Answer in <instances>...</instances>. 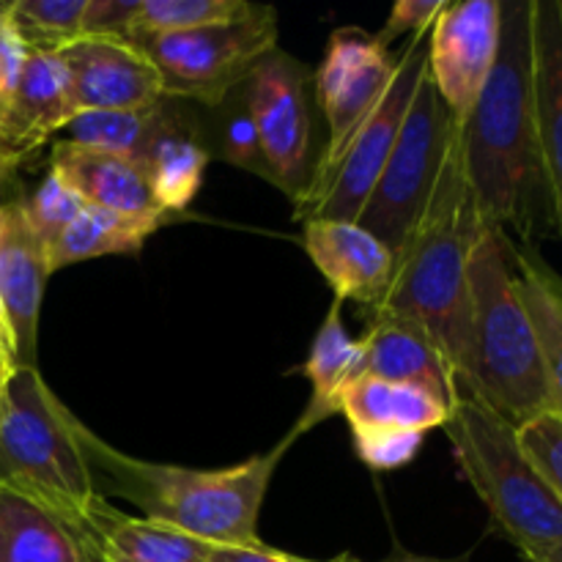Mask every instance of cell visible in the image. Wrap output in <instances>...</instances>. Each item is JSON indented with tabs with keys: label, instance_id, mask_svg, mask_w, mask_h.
I'll list each match as a JSON object with an SVG mask.
<instances>
[{
	"label": "cell",
	"instance_id": "obj_1",
	"mask_svg": "<svg viewBox=\"0 0 562 562\" xmlns=\"http://www.w3.org/2000/svg\"><path fill=\"white\" fill-rule=\"evenodd\" d=\"M499 55L461 130V159L477 217L527 247L554 231L532 110V0H499Z\"/></svg>",
	"mask_w": 562,
	"mask_h": 562
},
{
	"label": "cell",
	"instance_id": "obj_2",
	"mask_svg": "<svg viewBox=\"0 0 562 562\" xmlns=\"http://www.w3.org/2000/svg\"><path fill=\"white\" fill-rule=\"evenodd\" d=\"M289 445L285 437L269 453L225 470H190L121 453L82 426V448L102 497L126 499L146 519L176 527L212 547L261 543L258 516Z\"/></svg>",
	"mask_w": 562,
	"mask_h": 562
},
{
	"label": "cell",
	"instance_id": "obj_3",
	"mask_svg": "<svg viewBox=\"0 0 562 562\" xmlns=\"http://www.w3.org/2000/svg\"><path fill=\"white\" fill-rule=\"evenodd\" d=\"M486 225L477 217L461 159V130L456 121L442 173L420 223L395 252V272L387 300L373 313L420 324L459 382L470 335V258ZM371 313V316H373Z\"/></svg>",
	"mask_w": 562,
	"mask_h": 562
},
{
	"label": "cell",
	"instance_id": "obj_4",
	"mask_svg": "<svg viewBox=\"0 0 562 562\" xmlns=\"http://www.w3.org/2000/svg\"><path fill=\"white\" fill-rule=\"evenodd\" d=\"M459 393L514 428L552 412L541 346L516 289L514 245L488 228L470 258V335Z\"/></svg>",
	"mask_w": 562,
	"mask_h": 562
},
{
	"label": "cell",
	"instance_id": "obj_5",
	"mask_svg": "<svg viewBox=\"0 0 562 562\" xmlns=\"http://www.w3.org/2000/svg\"><path fill=\"white\" fill-rule=\"evenodd\" d=\"M0 492L31 499L88 536L104 503L82 448V423L38 368H14L0 387Z\"/></svg>",
	"mask_w": 562,
	"mask_h": 562
},
{
	"label": "cell",
	"instance_id": "obj_6",
	"mask_svg": "<svg viewBox=\"0 0 562 562\" xmlns=\"http://www.w3.org/2000/svg\"><path fill=\"white\" fill-rule=\"evenodd\" d=\"M442 428L461 475L519 554L562 541V503L525 456L508 420L461 393Z\"/></svg>",
	"mask_w": 562,
	"mask_h": 562
},
{
	"label": "cell",
	"instance_id": "obj_7",
	"mask_svg": "<svg viewBox=\"0 0 562 562\" xmlns=\"http://www.w3.org/2000/svg\"><path fill=\"white\" fill-rule=\"evenodd\" d=\"M278 11L261 5L247 20L195 31L148 33L130 38V44L151 60L165 99H190L217 108L278 49Z\"/></svg>",
	"mask_w": 562,
	"mask_h": 562
},
{
	"label": "cell",
	"instance_id": "obj_8",
	"mask_svg": "<svg viewBox=\"0 0 562 562\" xmlns=\"http://www.w3.org/2000/svg\"><path fill=\"white\" fill-rule=\"evenodd\" d=\"M453 130V113L439 97L431 71L426 66L420 82H417L415 99L401 124L398 140L390 151L387 165H384L360 220H357L393 252L404 247V241L409 239L426 212L428 198L442 173Z\"/></svg>",
	"mask_w": 562,
	"mask_h": 562
},
{
	"label": "cell",
	"instance_id": "obj_9",
	"mask_svg": "<svg viewBox=\"0 0 562 562\" xmlns=\"http://www.w3.org/2000/svg\"><path fill=\"white\" fill-rule=\"evenodd\" d=\"M428 66V33L412 36L404 53L398 55L395 75L384 91L382 102L376 104L366 124L357 130L349 146L344 148L338 162L327 176L311 181L300 201L294 203L296 220H344L357 223L387 165L390 151L398 140L401 124L406 119L412 99H415L417 82Z\"/></svg>",
	"mask_w": 562,
	"mask_h": 562
},
{
	"label": "cell",
	"instance_id": "obj_10",
	"mask_svg": "<svg viewBox=\"0 0 562 562\" xmlns=\"http://www.w3.org/2000/svg\"><path fill=\"white\" fill-rule=\"evenodd\" d=\"M311 71L274 49L241 86V104L256 124L269 181L300 201L311 181Z\"/></svg>",
	"mask_w": 562,
	"mask_h": 562
},
{
	"label": "cell",
	"instance_id": "obj_11",
	"mask_svg": "<svg viewBox=\"0 0 562 562\" xmlns=\"http://www.w3.org/2000/svg\"><path fill=\"white\" fill-rule=\"evenodd\" d=\"M395 58L376 33L360 27H340L329 36L327 55L316 71V99L327 119V143L318 154L311 181H318L333 170L344 148L357 135L368 115L376 110L395 75ZM307 181V184H311Z\"/></svg>",
	"mask_w": 562,
	"mask_h": 562
},
{
	"label": "cell",
	"instance_id": "obj_12",
	"mask_svg": "<svg viewBox=\"0 0 562 562\" xmlns=\"http://www.w3.org/2000/svg\"><path fill=\"white\" fill-rule=\"evenodd\" d=\"M499 0H448L428 31V71L456 121L472 113L492 77L499 55Z\"/></svg>",
	"mask_w": 562,
	"mask_h": 562
},
{
	"label": "cell",
	"instance_id": "obj_13",
	"mask_svg": "<svg viewBox=\"0 0 562 562\" xmlns=\"http://www.w3.org/2000/svg\"><path fill=\"white\" fill-rule=\"evenodd\" d=\"M47 247L33 234L22 201L0 209V311L14 368H38V316L49 280Z\"/></svg>",
	"mask_w": 562,
	"mask_h": 562
},
{
	"label": "cell",
	"instance_id": "obj_14",
	"mask_svg": "<svg viewBox=\"0 0 562 562\" xmlns=\"http://www.w3.org/2000/svg\"><path fill=\"white\" fill-rule=\"evenodd\" d=\"M58 58L66 66L80 113L143 110L165 99L157 69L130 42L82 36Z\"/></svg>",
	"mask_w": 562,
	"mask_h": 562
},
{
	"label": "cell",
	"instance_id": "obj_15",
	"mask_svg": "<svg viewBox=\"0 0 562 562\" xmlns=\"http://www.w3.org/2000/svg\"><path fill=\"white\" fill-rule=\"evenodd\" d=\"M80 115L58 55L27 53L25 69L0 119V170L9 173Z\"/></svg>",
	"mask_w": 562,
	"mask_h": 562
},
{
	"label": "cell",
	"instance_id": "obj_16",
	"mask_svg": "<svg viewBox=\"0 0 562 562\" xmlns=\"http://www.w3.org/2000/svg\"><path fill=\"white\" fill-rule=\"evenodd\" d=\"M305 252L335 291V300L360 302L379 311L387 300L395 272V252L360 223L313 220L305 223Z\"/></svg>",
	"mask_w": 562,
	"mask_h": 562
},
{
	"label": "cell",
	"instance_id": "obj_17",
	"mask_svg": "<svg viewBox=\"0 0 562 562\" xmlns=\"http://www.w3.org/2000/svg\"><path fill=\"white\" fill-rule=\"evenodd\" d=\"M360 344L362 376L412 384L431 393L445 406H453L461 395L448 357L420 324L387 313H373Z\"/></svg>",
	"mask_w": 562,
	"mask_h": 562
},
{
	"label": "cell",
	"instance_id": "obj_18",
	"mask_svg": "<svg viewBox=\"0 0 562 562\" xmlns=\"http://www.w3.org/2000/svg\"><path fill=\"white\" fill-rule=\"evenodd\" d=\"M532 110L538 154L562 241V9L560 0H532Z\"/></svg>",
	"mask_w": 562,
	"mask_h": 562
},
{
	"label": "cell",
	"instance_id": "obj_19",
	"mask_svg": "<svg viewBox=\"0 0 562 562\" xmlns=\"http://www.w3.org/2000/svg\"><path fill=\"white\" fill-rule=\"evenodd\" d=\"M49 168L86 201V206L130 214V217L159 220L165 225L173 220L154 198L146 170L130 159L60 140L53 146Z\"/></svg>",
	"mask_w": 562,
	"mask_h": 562
},
{
	"label": "cell",
	"instance_id": "obj_20",
	"mask_svg": "<svg viewBox=\"0 0 562 562\" xmlns=\"http://www.w3.org/2000/svg\"><path fill=\"white\" fill-rule=\"evenodd\" d=\"M0 562H99L88 532L42 505L0 492Z\"/></svg>",
	"mask_w": 562,
	"mask_h": 562
},
{
	"label": "cell",
	"instance_id": "obj_21",
	"mask_svg": "<svg viewBox=\"0 0 562 562\" xmlns=\"http://www.w3.org/2000/svg\"><path fill=\"white\" fill-rule=\"evenodd\" d=\"M351 434H423L445 426L450 406L412 384L360 376L340 401Z\"/></svg>",
	"mask_w": 562,
	"mask_h": 562
},
{
	"label": "cell",
	"instance_id": "obj_22",
	"mask_svg": "<svg viewBox=\"0 0 562 562\" xmlns=\"http://www.w3.org/2000/svg\"><path fill=\"white\" fill-rule=\"evenodd\" d=\"M340 307H344V302L335 300L329 313L324 316L322 327H318L316 338H313L311 357L305 362V373L311 379L313 395L302 417L296 420L294 431L289 434L291 442L300 434L313 431L318 423L340 415L344 393L351 387L355 379L362 376V344L349 335Z\"/></svg>",
	"mask_w": 562,
	"mask_h": 562
},
{
	"label": "cell",
	"instance_id": "obj_23",
	"mask_svg": "<svg viewBox=\"0 0 562 562\" xmlns=\"http://www.w3.org/2000/svg\"><path fill=\"white\" fill-rule=\"evenodd\" d=\"M99 562H206L212 543L146 516H126L104 499L91 516Z\"/></svg>",
	"mask_w": 562,
	"mask_h": 562
},
{
	"label": "cell",
	"instance_id": "obj_24",
	"mask_svg": "<svg viewBox=\"0 0 562 562\" xmlns=\"http://www.w3.org/2000/svg\"><path fill=\"white\" fill-rule=\"evenodd\" d=\"M173 102V99H170ZM168 99L143 110H115V113H80L66 132V140L77 146L97 148V151L115 154L130 162H137L146 170V159L154 146L184 124L179 110Z\"/></svg>",
	"mask_w": 562,
	"mask_h": 562
},
{
	"label": "cell",
	"instance_id": "obj_25",
	"mask_svg": "<svg viewBox=\"0 0 562 562\" xmlns=\"http://www.w3.org/2000/svg\"><path fill=\"white\" fill-rule=\"evenodd\" d=\"M162 225L159 220L130 217V214L86 206L71 220L69 228L47 247L49 272L102 256H137L148 236Z\"/></svg>",
	"mask_w": 562,
	"mask_h": 562
},
{
	"label": "cell",
	"instance_id": "obj_26",
	"mask_svg": "<svg viewBox=\"0 0 562 562\" xmlns=\"http://www.w3.org/2000/svg\"><path fill=\"white\" fill-rule=\"evenodd\" d=\"M516 289L527 307L538 346H541L543 373H547L552 412L562 417V283L558 274L527 250L514 247Z\"/></svg>",
	"mask_w": 562,
	"mask_h": 562
},
{
	"label": "cell",
	"instance_id": "obj_27",
	"mask_svg": "<svg viewBox=\"0 0 562 562\" xmlns=\"http://www.w3.org/2000/svg\"><path fill=\"white\" fill-rule=\"evenodd\" d=\"M209 157L212 154L206 146L195 140L184 124L154 146L151 157L146 159V176L151 181L154 198L170 217L184 212L198 195Z\"/></svg>",
	"mask_w": 562,
	"mask_h": 562
},
{
	"label": "cell",
	"instance_id": "obj_28",
	"mask_svg": "<svg viewBox=\"0 0 562 562\" xmlns=\"http://www.w3.org/2000/svg\"><path fill=\"white\" fill-rule=\"evenodd\" d=\"M88 0H11L5 22L27 53L58 55L86 36Z\"/></svg>",
	"mask_w": 562,
	"mask_h": 562
},
{
	"label": "cell",
	"instance_id": "obj_29",
	"mask_svg": "<svg viewBox=\"0 0 562 562\" xmlns=\"http://www.w3.org/2000/svg\"><path fill=\"white\" fill-rule=\"evenodd\" d=\"M261 5L247 0H140L130 38L225 25L252 16Z\"/></svg>",
	"mask_w": 562,
	"mask_h": 562
},
{
	"label": "cell",
	"instance_id": "obj_30",
	"mask_svg": "<svg viewBox=\"0 0 562 562\" xmlns=\"http://www.w3.org/2000/svg\"><path fill=\"white\" fill-rule=\"evenodd\" d=\"M22 206H25V217L33 234L42 239L44 247H49L69 228L71 220L86 209V201L49 168L36 192L27 201H22Z\"/></svg>",
	"mask_w": 562,
	"mask_h": 562
},
{
	"label": "cell",
	"instance_id": "obj_31",
	"mask_svg": "<svg viewBox=\"0 0 562 562\" xmlns=\"http://www.w3.org/2000/svg\"><path fill=\"white\" fill-rule=\"evenodd\" d=\"M516 434L525 456L562 503V417L558 412H547L516 428Z\"/></svg>",
	"mask_w": 562,
	"mask_h": 562
},
{
	"label": "cell",
	"instance_id": "obj_32",
	"mask_svg": "<svg viewBox=\"0 0 562 562\" xmlns=\"http://www.w3.org/2000/svg\"><path fill=\"white\" fill-rule=\"evenodd\" d=\"M355 448L371 470H398L420 453L423 434H355Z\"/></svg>",
	"mask_w": 562,
	"mask_h": 562
},
{
	"label": "cell",
	"instance_id": "obj_33",
	"mask_svg": "<svg viewBox=\"0 0 562 562\" xmlns=\"http://www.w3.org/2000/svg\"><path fill=\"white\" fill-rule=\"evenodd\" d=\"M220 157L225 162L236 165L241 170H250V173L261 176V179L269 181L267 165H263V154H261V143H258V132L256 124H252L250 113L241 104L234 115L228 119L223 132V154Z\"/></svg>",
	"mask_w": 562,
	"mask_h": 562
},
{
	"label": "cell",
	"instance_id": "obj_34",
	"mask_svg": "<svg viewBox=\"0 0 562 562\" xmlns=\"http://www.w3.org/2000/svg\"><path fill=\"white\" fill-rule=\"evenodd\" d=\"M448 0H398L390 11L387 22H384V31L376 33L382 44H393L398 36H420V33H428L437 22V16L442 14Z\"/></svg>",
	"mask_w": 562,
	"mask_h": 562
},
{
	"label": "cell",
	"instance_id": "obj_35",
	"mask_svg": "<svg viewBox=\"0 0 562 562\" xmlns=\"http://www.w3.org/2000/svg\"><path fill=\"white\" fill-rule=\"evenodd\" d=\"M140 0H88L86 36H104L130 42Z\"/></svg>",
	"mask_w": 562,
	"mask_h": 562
},
{
	"label": "cell",
	"instance_id": "obj_36",
	"mask_svg": "<svg viewBox=\"0 0 562 562\" xmlns=\"http://www.w3.org/2000/svg\"><path fill=\"white\" fill-rule=\"evenodd\" d=\"M206 562H322V560H307L296 558V554L280 552V549L267 547V543H256V547H212ZM327 562H349V554L327 560Z\"/></svg>",
	"mask_w": 562,
	"mask_h": 562
},
{
	"label": "cell",
	"instance_id": "obj_37",
	"mask_svg": "<svg viewBox=\"0 0 562 562\" xmlns=\"http://www.w3.org/2000/svg\"><path fill=\"white\" fill-rule=\"evenodd\" d=\"M521 558H525V562H562V541L552 543V547L536 549V552L521 554Z\"/></svg>",
	"mask_w": 562,
	"mask_h": 562
},
{
	"label": "cell",
	"instance_id": "obj_38",
	"mask_svg": "<svg viewBox=\"0 0 562 562\" xmlns=\"http://www.w3.org/2000/svg\"><path fill=\"white\" fill-rule=\"evenodd\" d=\"M11 371H14V360H11L9 344H5L3 335H0V384L11 376Z\"/></svg>",
	"mask_w": 562,
	"mask_h": 562
},
{
	"label": "cell",
	"instance_id": "obj_39",
	"mask_svg": "<svg viewBox=\"0 0 562 562\" xmlns=\"http://www.w3.org/2000/svg\"><path fill=\"white\" fill-rule=\"evenodd\" d=\"M382 562H459V560H439V558H423V554L398 552V554H393V558H387Z\"/></svg>",
	"mask_w": 562,
	"mask_h": 562
},
{
	"label": "cell",
	"instance_id": "obj_40",
	"mask_svg": "<svg viewBox=\"0 0 562 562\" xmlns=\"http://www.w3.org/2000/svg\"><path fill=\"white\" fill-rule=\"evenodd\" d=\"M3 170H0V181H3ZM0 209H3V203H0ZM0 335H3V340L9 344V333H5V322H3V311H0ZM11 351V349H9Z\"/></svg>",
	"mask_w": 562,
	"mask_h": 562
},
{
	"label": "cell",
	"instance_id": "obj_41",
	"mask_svg": "<svg viewBox=\"0 0 562 562\" xmlns=\"http://www.w3.org/2000/svg\"><path fill=\"white\" fill-rule=\"evenodd\" d=\"M9 9H11V0H0V20H5Z\"/></svg>",
	"mask_w": 562,
	"mask_h": 562
},
{
	"label": "cell",
	"instance_id": "obj_42",
	"mask_svg": "<svg viewBox=\"0 0 562 562\" xmlns=\"http://www.w3.org/2000/svg\"><path fill=\"white\" fill-rule=\"evenodd\" d=\"M349 562H360V560H357V558H351V554H349Z\"/></svg>",
	"mask_w": 562,
	"mask_h": 562
},
{
	"label": "cell",
	"instance_id": "obj_43",
	"mask_svg": "<svg viewBox=\"0 0 562 562\" xmlns=\"http://www.w3.org/2000/svg\"><path fill=\"white\" fill-rule=\"evenodd\" d=\"M560 9H562V0H560Z\"/></svg>",
	"mask_w": 562,
	"mask_h": 562
},
{
	"label": "cell",
	"instance_id": "obj_44",
	"mask_svg": "<svg viewBox=\"0 0 562 562\" xmlns=\"http://www.w3.org/2000/svg\"><path fill=\"white\" fill-rule=\"evenodd\" d=\"M0 387H3V384H0Z\"/></svg>",
	"mask_w": 562,
	"mask_h": 562
}]
</instances>
